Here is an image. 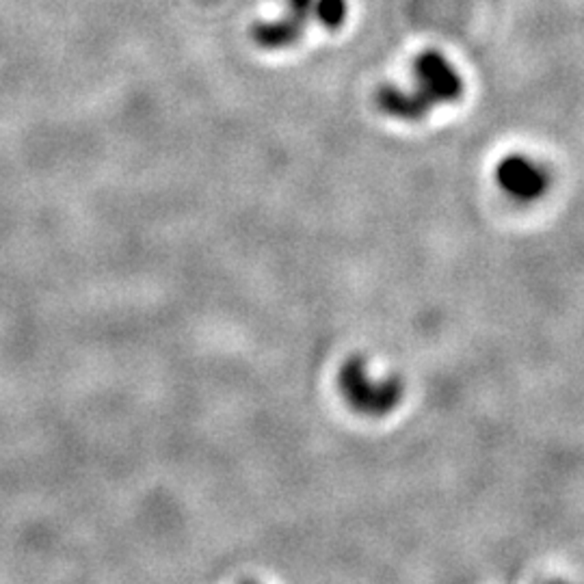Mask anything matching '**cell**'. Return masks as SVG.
<instances>
[{
	"label": "cell",
	"mask_w": 584,
	"mask_h": 584,
	"mask_svg": "<svg viewBox=\"0 0 584 584\" xmlns=\"http://www.w3.org/2000/svg\"><path fill=\"white\" fill-rule=\"evenodd\" d=\"M347 0H318L317 3V22L329 31H338L347 22Z\"/></svg>",
	"instance_id": "5"
},
{
	"label": "cell",
	"mask_w": 584,
	"mask_h": 584,
	"mask_svg": "<svg viewBox=\"0 0 584 584\" xmlns=\"http://www.w3.org/2000/svg\"><path fill=\"white\" fill-rule=\"evenodd\" d=\"M318 0H286L284 16L271 22H256L251 26V37L265 50H286L299 44L306 28L317 20Z\"/></svg>",
	"instance_id": "3"
},
{
	"label": "cell",
	"mask_w": 584,
	"mask_h": 584,
	"mask_svg": "<svg viewBox=\"0 0 584 584\" xmlns=\"http://www.w3.org/2000/svg\"><path fill=\"white\" fill-rule=\"evenodd\" d=\"M412 89L385 85L377 93V107L401 121H422L442 104H453L464 96V80L457 68L442 52H420L412 66Z\"/></svg>",
	"instance_id": "1"
},
{
	"label": "cell",
	"mask_w": 584,
	"mask_h": 584,
	"mask_svg": "<svg viewBox=\"0 0 584 584\" xmlns=\"http://www.w3.org/2000/svg\"><path fill=\"white\" fill-rule=\"evenodd\" d=\"M338 383L349 405L364 416H388L402 401V381L399 377L372 379L368 361L361 355H353L344 361L338 375Z\"/></svg>",
	"instance_id": "2"
},
{
	"label": "cell",
	"mask_w": 584,
	"mask_h": 584,
	"mask_svg": "<svg viewBox=\"0 0 584 584\" xmlns=\"http://www.w3.org/2000/svg\"><path fill=\"white\" fill-rule=\"evenodd\" d=\"M495 182L511 200L528 203L548 191L550 172L530 156L509 154L495 167Z\"/></svg>",
	"instance_id": "4"
}]
</instances>
